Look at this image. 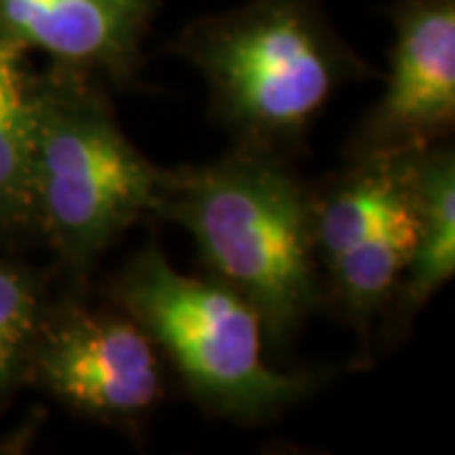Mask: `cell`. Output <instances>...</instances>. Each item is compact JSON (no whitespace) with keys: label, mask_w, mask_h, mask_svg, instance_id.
I'll list each match as a JSON object with an SVG mask.
<instances>
[{"label":"cell","mask_w":455,"mask_h":455,"mask_svg":"<svg viewBox=\"0 0 455 455\" xmlns=\"http://www.w3.org/2000/svg\"><path fill=\"white\" fill-rule=\"evenodd\" d=\"M152 215L196 238L208 276L256 309L276 355L324 301L314 193L283 157L235 147L215 163L164 170Z\"/></svg>","instance_id":"1"},{"label":"cell","mask_w":455,"mask_h":455,"mask_svg":"<svg viewBox=\"0 0 455 455\" xmlns=\"http://www.w3.org/2000/svg\"><path fill=\"white\" fill-rule=\"evenodd\" d=\"M172 51L208 82L235 147L289 160L344 84L367 74L324 0H248L182 28Z\"/></svg>","instance_id":"2"},{"label":"cell","mask_w":455,"mask_h":455,"mask_svg":"<svg viewBox=\"0 0 455 455\" xmlns=\"http://www.w3.org/2000/svg\"><path fill=\"white\" fill-rule=\"evenodd\" d=\"M33 233L84 293L99 256L152 215L164 170L122 132L107 84L51 64L31 74Z\"/></svg>","instance_id":"3"},{"label":"cell","mask_w":455,"mask_h":455,"mask_svg":"<svg viewBox=\"0 0 455 455\" xmlns=\"http://www.w3.org/2000/svg\"><path fill=\"white\" fill-rule=\"evenodd\" d=\"M109 296L149 334L190 397L215 415L271 420L316 387L311 374L268 364L263 324L245 299L211 276L180 274L157 248L132 256Z\"/></svg>","instance_id":"4"},{"label":"cell","mask_w":455,"mask_h":455,"mask_svg":"<svg viewBox=\"0 0 455 455\" xmlns=\"http://www.w3.org/2000/svg\"><path fill=\"white\" fill-rule=\"evenodd\" d=\"M26 385L109 425L140 423L164 397L155 341L122 309H94L82 293L49 301L33 337Z\"/></svg>","instance_id":"5"},{"label":"cell","mask_w":455,"mask_h":455,"mask_svg":"<svg viewBox=\"0 0 455 455\" xmlns=\"http://www.w3.org/2000/svg\"><path fill=\"white\" fill-rule=\"evenodd\" d=\"M390 74L362 119L349 157L412 155L451 142L455 127V0H395Z\"/></svg>","instance_id":"6"},{"label":"cell","mask_w":455,"mask_h":455,"mask_svg":"<svg viewBox=\"0 0 455 455\" xmlns=\"http://www.w3.org/2000/svg\"><path fill=\"white\" fill-rule=\"evenodd\" d=\"M157 8L160 0H0V33L53 66L124 86Z\"/></svg>","instance_id":"7"},{"label":"cell","mask_w":455,"mask_h":455,"mask_svg":"<svg viewBox=\"0 0 455 455\" xmlns=\"http://www.w3.org/2000/svg\"><path fill=\"white\" fill-rule=\"evenodd\" d=\"M412 155L349 157L352 164L314 193V241L322 274L412 205Z\"/></svg>","instance_id":"8"},{"label":"cell","mask_w":455,"mask_h":455,"mask_svg":"<svg viewBox=\"0 0 455 455\" xmlns=\"http://www.w3.org/2000/svg\"><path fill=\"white\" fill-rule=\"evenodd\" d=\"M415 248L390 307L403 324L455 274V155L440 142L412 157Z\"/></svg>","instance_id":"9"},{"label":"cell","mask_w":455,"mask_h":455,"mask_svg":"<svg viewBox=\"0 0 455 455\" xmlns=\"http://www.w3.org/2000/svg\"><path fill=\"white\" fill-rule=\"evenodd\" d=\"M415 248V205L392 218L370 238L349 248L324 268V296L357 326L362 337L372 319L390 307Z\"/></svg>","instance_id":"10"},{"label":"cell","mask_w":455,"mask_h":455,"mask_svg":"<svg viewBox=\"0 0 455 455\" xmlns=\"http://www.w3.org/2000/svg\"><path fill=\"white\" fill-rule=\"evenodd\" d=\"M28 51L0 33V238L33 233Z\"/></svg>","instance_id":"11"},{"label":"cell","mask_w":455,"mask_h":455,"mask_svg":"<svg viewBox=\"0 0 455 455\" xmlns=\"http://www.w3.org/2000/svg\"><path fill=\"white\" fill-rule=\"evenodd\" d=\"M46 304L44 283L0 256V405L18 385H26V362Z\"/></svg>","instance_id":"12"}]
</instances>
